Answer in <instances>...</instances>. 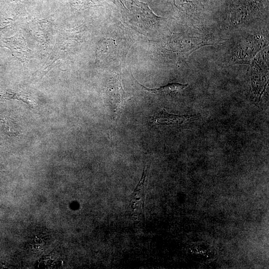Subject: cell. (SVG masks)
Here are the masks:
<instances>
[{
	"label": "cell",
	"mask_w": 269,
	"mask_h": 269,
	"mask_svg": "<svg viewBox=\"0 0 269 269\" xmlns=\"http://www.w3.org/2000/svg\"><path fill=\"white\" fill-rule=\"evenodd\" d=\"M117 0L124 20L137 28L146 29L163 19L154 13L146 3L138 0Z\"/></svg>",
	"instance_id": "cell-1"
},
{
	"label": "cell",
	"mask_w": 269,
	"mask_h": 269,
	"mask_svg": "<svg viewBox=\"0 0 269 269\" xmlns=\"http://www.w3.org/2000/svg\"><path fill=\"white\" fill-rule=\"evenodd\" d=\"M5 43L14 57L21 61L24 65L28 62L31 55L30 50L27 47L26 41L22 35H15L6 39Z\"/></svg>",
	"instance_id": "cell-2"
},
{
	"label": "cell",
	"mask_w": 269,
	"mask_h": 269,
	"mask_svg": "<svg viewBox=\"0 0 269 269\" xmlns=\"http://www.w3.org/2000/svg\"><path fill=\"white\" fill-rule=\"evenodd\" d=\"M190 118L188 115L170 114L163 110L156 115L151 117L150 120L153 123L161 125H181Z\"/></svg>",
	"instance_id": "cell-3"
},
{
	"label": "cell",
	"mask_w": 269,
	"mask_h": 269,
	"mask_svg": "<svg viewBox=\"0 0 269 269\" xmlns=\"http://www.w3.org/2000/svg\"><path fill=\"white\" fill-rule=\"evenodd\" d=\"M144 89L147 92L160 95H166L168 94H175L176 93L180 92L188 86L187 84H181V83H169L163 86H161L158 88H148L145 86L140 84Z\"/></svg>",
	"instance_id": "cell-4"
}]
</instances>
